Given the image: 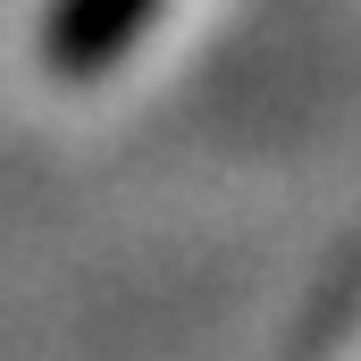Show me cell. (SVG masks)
Instances as JSON below:
<instances>
[{"mask_svg": "<svg viewBox=\"0 0 361 361\" xmlns=\"http://www.w3.org/2000/svg\"><path fill=\"white\" fill-rule=\"evenodd\" d=\"M135 17H143V0H76V17H68V59H101V42H118Z\"/></svg>", "mask_w": 361, "mask_h": 361, "instance_id": "6da1fadb", "label": "cell"}]
</instances>
